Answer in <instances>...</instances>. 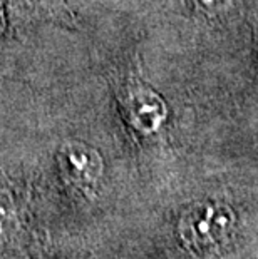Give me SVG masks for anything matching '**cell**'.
I'll return each instance as SVG.
<instances>
[{"mask_svg":"<svg viewBox=\"0 0 258 259\" xmlns=\"http://www.w3.org/2000/svg\"><path fill=\"white\" fill-rule=\"evenodd\" d=\"M233 212L223 204H196L181 219L179 229L185 241L191 246L208 247L225 241L232 233Z\"/></svg>","mask_w":258,"mask_h":259,"instance_id":"cell-1","label":"cell"},{"mask_svg":"<svg viewBox=\"0 0 258 259\" xmlns=\"http://www.w3.org/2000/svg\"><path fill=\"white\" fill-rule=\"evenodd\" d=\"M59 167L69 184L79 189H92L102 174V159L91 146L69 141L59 151Z\"/></svg>","mask_w":258,"mask_h":259,"instance_id":"cell-2","label":"cell"},{"mask_svg":"<svg viewBox=\"0 0 258 259\" xmlns=\"http://www.w3.org/2000/svg\"><path fill=\"white\" fill-rule=\"evenodd\" d=\"M123 102L124 114L129 124L142 134L156 132L168 115V107L163 99L144 85L129 87Z\"/></svg>","mask_w":258,"mask_h":259,"instance_id":"cell-3","label":"cell"},{"mask_svg":"<svg viewBox=\"0 0 258 259\" xmlns=\"http://www.w3.org/2000/svg\"><path fill=\"white\" fill-rule=\"evenodd\" d=\"M15 223V207L12 197L5 192H0V233Z\"/></svg>","mask_w":258,"mask_h":259,"instance_id":"cell-4","label":"cell"},{"mask_svg":"<svg viewBox=\"0 0 258 259\" xmlns=\"http://www.w3.org/2000/svg\"><path fill=\"white\" fill-rule=\"evenodd\" d=\"M200 2L208 12H222V10L227 9L233 0H200Z\"/></svg>","mask_w":258,"mask_h":259,"instance_id":"cell-5","label":"cell"},{"mask_svg":"<svg viewBox=\"0 0 258 259\" xmlns=\"http://www.w3.org/2000/svg\"><path fill=\"white\" fill-rule=\"evenodd\" d=\"M2 30H4V14L0 10V34H2Z\"/></svg>","mask_w":258,"mask_h":259,"instance_id":"cell-6","label":"cell"}]
</instances>
